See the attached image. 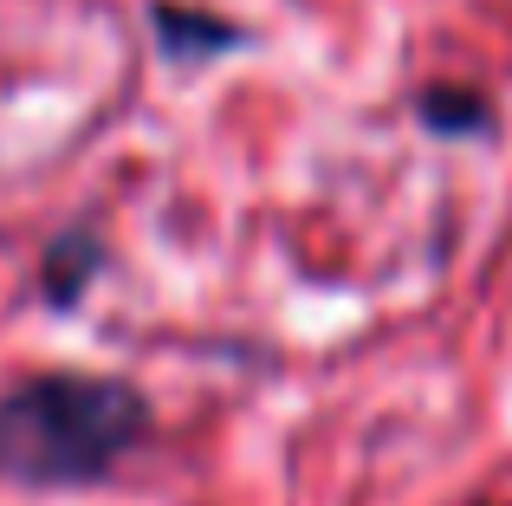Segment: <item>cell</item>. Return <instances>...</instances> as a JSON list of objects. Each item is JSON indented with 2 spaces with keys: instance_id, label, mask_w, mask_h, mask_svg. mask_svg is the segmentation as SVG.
<instances>
[{
  "instance_id": "7a4b0ae2",
  "label": "cell",
  "mask_w": 512,
  "mask_h": 506,
  "mask_svg": "<svg viewBox=\"0 0 512 506\" xmlns=\"http://www.w3.org/2000/svg\"><path fill=\"white\" fill-rule=\"evenodd\" d=\"M143 20H150L156 52H163L175 72H195V65H214V59H227V52L253 46V33L240 20H227V13H214V7H188V0H150Z\"/></svg>"
},
{
  "instance_id": "277c9868",
  "label": "cell",
  "mask_w": 512,
  "mask_h": 506,
  "mask_svg": "<svg viewBox=\"0 0 512 506\" xmlns=\"http://www.w3.org/2000/svg\"><path fill=\"white\" fill-rule=\"evenodd\" d=\"M415 124H422L428 137L474 143V137H493V130H500V111H493V98L480 85H467V78H428V85L415 91Z\"/></svg>"
},
{
  "instance_id": "3957f363",
  "label": "cell",
  "mask_w": 512,
  "mask_h": 506,
  "mask_svg": "<svg viewBox=\"0 0 512 506\" xmlns=\"http://www.w3.org/2000/svg\"><path fill=\"white\" fill-rule=\"evenodd\" d=\"M104 266H111V241L91 221H72V228H59L46 241V253H39V299L52 312H78L85 292L104 279Z\"/></svg>"
},
{
  "instance_id": "6da1fadb",
  "label": "cell",
  "mask_w": 512,
  "mask_h": 506,
  "mask_svg": "<svg viewBox=\"0 0 512 506\" xmlns=\"http://www.w3.org/2000/svg\"><path fill=\"white\" fill-rule=\"evenodd\" d=\"M156 409L130 377L33 370L0 390V481L26 494L98 487L150 442Z\"/></svg>"
}]
</instances>
